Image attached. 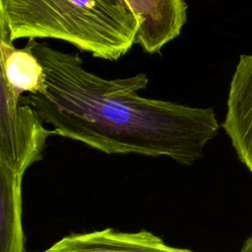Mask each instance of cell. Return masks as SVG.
<instances>
[{
    "instance_id": "obj_6",
    "label": "cell",
    "mask_w": 252,
    "mask_h": 252,
    "mask_svg": "<svg viewBox=\"0 0 252 252\" xmlns=\"http://www.w3.org/2000/svg\"><path fill=\"white\" fill-rule=\"evenodd\" d=\"M221 126L238 158L252 172V54H242L236 65Z\"/></svg>"
},
{
    "instance_id": "obj_3",
    "label": "cell",
    "mask_w": 252,
    "mask_h": 252,
    "mask_svg": "<svg viewBox=\"0 0 252 252\" xmlns=\"http://www.w3.org/2000/svg\"><path fill=\"white\" fill-rule=\"evenodd\" d=\"M34 108L21 102V96L7 89L0 91V162L17 173L41 158L46 140L55 131L47 130Z\"/></svg>"
},
{
    "instance_id": "obj_9",
    "label": "cell",
    "mask_w": 252,
    "mask_h": 252,
    "mask_svg": "<svg viewBox=\"0 0 252 252\" xmlns=\"http://www.w3.org/2000/svg\"><path fill=\"white\" fill-rule=\"evenodd\" d=\"M239 252H252V235L245 240Z\"/></svg>"
},
{
    "instance_id": "obj_7",
    "label": "cell",
    "mask_w": 252,
    "mask_h": 252,
    "mask_svg": "<svg viewBox=\"0 0 252 252\" xmlns=\"http://www.w3.org/2000/svg\"><path fill=\"white\" fill-rule=\"evenodd\" d=\"M1 87L22 96L26 94H44L46 81L44 68L28 42L23 48L13 45L0 35Z\"/></svg>"
},
{
    "instance_id": "obj_2",
    "label": "cell",
    "mask_w": 252,
    "mask_h": 252,
    "mask_svg": "<svg viewBox=\"0 0 252 252\" xmlns=\"http://www.w3.org/2000/svg\"><path fill=\"white\" fill-rule=\"evenodd\" d=\"M140 24L120 0H0V35L51 38L116 61L136 43Z\"/></svg>"
},
{
    "instance_id": "obj_1",
    "label": "cell",
    "mask_w": 252,
    "mask_h": 252,
    "mask_svg": "<svg viewBox=\"0 0 252 252\" xmlns=\"http://www.w3.org/2000/svg\"><path fill=\"white\" fill-rule=\"evenodd\" d=\"M44 68V94H26L31 105L57 136L78 141L106 155L167 157L191 165L219 132L212 107L189 106L149 98L145 73L106 79L83 65L75 53L29 39Z\"/></svg>"
},
{
    "instance_id": "obj_8",
    "label": "cell",
    "mask_w": 252,
    "mask_h": 252,
    "mask_svg": "<svg viewBox=\"0 0 252 252\" xmlns=\"http://www.w3.org/2000/svg\"><path fill=\"white\" fill-rule=\"evenodd\" d=\"M24 175L0 162V252H25L22 223Z\"/></svg>"
},
{
    "instance_id": "obj_5",
    "label": "cell",
    "mask_w": 252,
    "mask_h": 252,
    "mask_svg": "<svg viewBox=\"0 0 252 252\" xmlns=\"http://www.w3.org/2000/svg\"><path fill=\"white\" fill-rule=\"evenodd\" d=\"M43 252H192L168 245L153 232L119 231L110 227L68 234Z\"/></svg>"
},
{
    "instance_id": "obj_4",
    "label": "cell",
    "mask_w": 252,
    "mask_h": 252,
    "mask_svg": "<svg viewBox=\"0 0 252 252\" xmlns=\"http://www.w3.org/2000/svg\"><path fill=\"white\" fill-rule=\"evenodd\" d=\"M140 24L136 43L148 54L158 53L182 32L187 21L185 0H120Z\"/></svg>"
},
{
    "instance_id": "obj_10",
    "label": "cell",
    "mask_w": 252,
    "mask_h": 252,
    "mask_svg": "<svg viewBox=\"0 0 252 252\" xmlns=\"http://www.w3.org/2000/svg\"><path fill=\"white\" fill-rule=\"evenodd\" d=\"M25 252H27V250H26V251H25Z\"/></svg>"
}]
</instances>
